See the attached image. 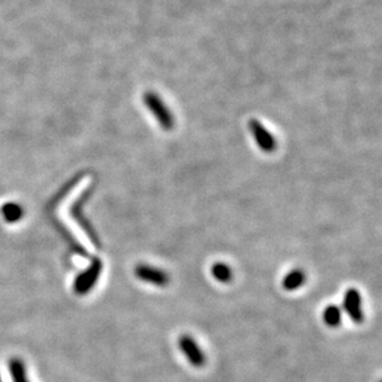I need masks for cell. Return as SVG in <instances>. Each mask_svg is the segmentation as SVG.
Returning <instances> with one entry per match:
<instances>
[{
	"mask_svg": "<svg viewBox=\"0 0 382 382\" xmlns=\"http://www.w3.org/2000/svg\"><path fill=\"white\" fill-rule=\"evenodd\" d=\"M101 271H103V262L101 259L92 260L90 266L75 277L73 282V291L80 296H85L87 293H90L99 280Z\"/></svg>",
	"mask_w": 382,
	"mask_h": 382,
	"instance_id": "cell-1",
	"label": "cell"
},
{
	"mask_svg": "<svg viewBox=\"0 0 382 382\" xmlns=\"http://www.w3.org/2000/svg\"><path fill=\"white\" fill-rule=\"evenodd\" d=\"M178 347L192 366L202 367L206 364V355L191 335H182L178 340Z\"/></svg>",
	"mask_w": 382,
	"mask_h": 382,
	"instance_id": "cell-2",
	"label": "cell"
},
{
	"mask_svg": "<svg viewBox=\"0 0 382 382\" xmlns=\"http://www.w3.org/2000/svg\"><path fill=\"white\" fill-rule=\"evenodd\" d=\"M135 275L141 281L147 282L157 287H165L170 282V276L161 269L140 264L135 269Z\"/></svg>",
	"mask_w": 382,
	"mask_h": 382,
	"instance_id": "cell-3",
	"label": "cell"
},
{
	"mask_svg": "<svg viewBox=\"0 0 382 382\" xmlns=\"http://www.w3.org/2000/svg\"><path fill=\"white\" fill-rule=\"evenodd\" d=\"M344 311L347 312L352 322H364V311L362 306V295L357 288L347 290L344 297Z\"/></svg>",
	"mask_w": 382,
	"mask_h": 382,
	"instance_id": "cell-4",
	"label": "cell"
},
{
	"mask_svg": "<svg viewBox=\"0 0 382 382\" xmlns=\"http://www.w3.org/2000/svg\"><path fill=\"white\" fill-rule=\"evenodd\" d=\"M306 283V273L300 269H295L287 273L282 280V287L286 291H296Z\"/></svg>",
	"mask_w": 382,
	"mask_h": 382,
	"instance_id": "cell-5",
	"label": "cell"
},
{
	"mask_svg": "<svg viewBox=\"0 0 382 382\" xmlns=\"http://www.w3.org/2000/svg\"><path fill=\"white\" fill-rule=\"evenodd\" d=\"M9 371H11L13 382H30L27 376L25 364L18 357H13L9 362Z\"/></svg>",
	"mask_w": 382,
	"mask_h": 382,
	"instance_id": "cell-6",
	"label": "cell"
},
{
	"mask_svg": "<svg viewBox=\"0 0 382 382\" xmlns=\"http://www.w3.org/2000/svg\"><path fill=\"white\" fill-rule=\"evenodd\" d=\"M211 273L213 278H216V281L221 282V283H228V282L232 281V269L224 262L213 264L211 267Z\"/></svg>",
	"mask_w": 382,
	"mask_h": 382,
	"instance_id": "cell-7",
	"label": "cell"
},
{
	"mask_svg": "<svg viewBox=\"0 0 382 382\" xmlns=\"http://www.w3.org/2000/svg\"><path fill=\"white\" fill-rule=\"evenodd\" d=\"M323 321L327 324L328 327H339L340 323H342V309L338 306H334V304L328 306L323 312Z\"/></svg>",
	"mask_w": 382,
	"mask_h": 382,
	"instance_id": "cell-8",
	"label": "cell"
},
{
	"mask_svg": "<svg viewBox=\"0 0 382 382\" xmlns=\"http://www.w3.org/2000/svg\"><path fill=\"white\" fill-rule=\"evenodd\" d=\"M3 216L8 221H16L20 219L21 209L19 206H14V204H9L3 208Z\"/></svg>",
	"mask_w": 382,
	"mask_h": 382,
	"instance_id": "cell-9",
	"label": "cell"
},
{
	"mask_svg": "<svg viewBox=\"0 0 382 382\" xmlns=\"http://www.w3.org/2000/svg\"><path fill=\"white\" fill-rule=\"evenodd\" d=\"M0 382H3V380H1V377H0Z\"/></svg>",
	"mask_w": 382,
	"mask_h": 382,
	"instance_id": "cell-10",
	"label": "cell"
}]
</instances>
